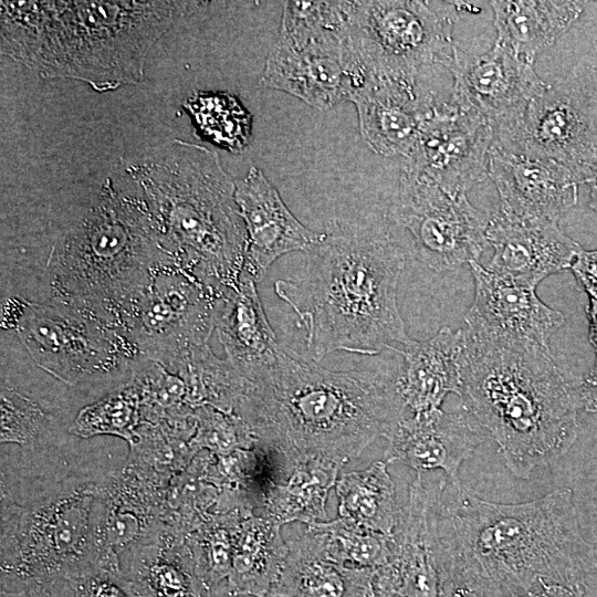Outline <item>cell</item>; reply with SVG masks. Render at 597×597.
<instances>
[{
  "label": "cell",
  "mask_w": 597,
  "mask_h": 597,
  "mask_svg": "<svg viewBox=\"0 0 597 597\" xmlns=\"http://www.w3.org/2000/svg\"><path fill=\"white\" fill-rule=\"evenodd\" d=\"M405 411L397 370H332L281 345L237 415L291 468L307 459L343 467L386 438Z\"/></svg>",
  "instance_id": "1"
},
{
  "label": "cell",
  "mask_w": 597,
  "mask_h": 597,
  "mask_svg": "<svg viewBox=\"0 0 597 597\" xmlns=\"http://www.w3.org/2000/svg\"><path fill=\"white\" fill-rule=\"evenodd\" d=\"M440 512V536L458 588L502 597L526 595L540 582L585 585L597 564L579 527L569 488L535 500L498 503L470 490Z\"/></svg>",
  "instance_id": "2"
},
{
  "label": "cell",
  "mask_w": 597,
  "mask_h": 597,
  "mask_svg": "<svg viewBox=\"0 0 597 597\" xmlns=\"http://www.w3.org/2000/svg\"><path fill=\"white\" fill-rule=\"evenodd\" d=\"M189 1H1V53L45 78L104 93L144 77L148 52Z\"/></svg>",
  "instance_id": "3"
},
{
  "label": "cell",
  "mask_w": 597,
  "mask_h": 597,
  "mask_svg": "<svg viewBox=\"0 0 597 597\" xmlns=\"http://www.w3.org/2000/svg\"><path fill=\"white\" fill-rule=\"evenodd\" d=\"M1 462L0 591L54 586L96 565L97 500L118 469L53 451Z\"/></svg>",
  "instance_id": "4"
},
{
  "label": "cell",
  "mask_w": 597,
  "mask_h": 597,
  "mask_svg": "<svg viewBox=\"0 0 597 597\" xmlns=\"http://www.w3.org/2000/svg\"><path fill=\"white\" fill-rule=\"evenodd\" d=\"M405 261L387 234L331 233L310 251L303 276L274 283L305 331L312 359L335 352L398 354L412 343L397 301Z\"/></svg>",
  "instance_id": "5"
},
{
  "label": "cell",
  "mask_w": 597,
  "mask_h": 597,
  "mask_svg": "<svg viewBox=\"0 0 597 597\" xmlns=\"http://www.w3.org/2000/svg\"><path fill=\"white\" fill-rule=\"evenodd\" d=\"M463 334V408L496 442L510 472L528 480L575 443L577 395L549 347Z\"/></svg>",
  "instance_id": "6"
},
{
  "label": "cell",
  "mask_w": 597,
  "mask_h": 597,
  "mask_svg": "<svg viewBox=\"0 0 597 597\" xmlns=\"http://www.w3.org/2000/svg\"><path fill=\"white\" fill-rule=\"evenodd\" d=\"M176 263L218 294L238 289L247 231L235 182L211 149L174 139L127 167Z\"/></svg>",
  "instance_id": "7"
},
{
  "label": "cell",
  "mask_w": 597,
  "mask_h": 597,
  "mask_svg": "<svg viewBox=\"0 0 597 597\" xmlns=\"http://www.w3.org/2000/svg\"><path fill=\"white\" fill-rule=\"evenodd\" d=\"M169 264L177 263L143 195L106 179L53 241L45 265L48 303L82 310L119 328L127 305Z\"/></svg>",
  "instance_id": "8"
},
{
  "label": "cell",
  "mask_w": 597,
  "mask_h": 597,
  "mask_svg": "<svg viewBox=\"0 0 597 597\" xmlns=\"http://www.w3.org/2000/svg\"><path fill=\"white\" fill-rule=\"evenodd\" d=\"M348 13V1L283 2L261 84L321 111L350 101L369 74L350 45Z\"/></svg>",
  "instance_id": "9"
},
{
  "label": "cell",
  "mask_w": 597,
  "mask_h": 597,
  "mask_svg": "<svg viewBox=\"0 0 597 597\" xmlns=\"http://www.w3.org/2000/svg\"><path fill=\"white\" fill-rule=\"evenodd\" d=\"M2 318L36 365L70 386L114 383L140 357L121 328L69 305L13 298Z\"/></svg>",
  "instance_id": "10"
},
{
  "label": "cell",
  "mask_w": 597,
  "mask_h": 597,
  "mask_svg": "<svg viewBox=\"0 0 597 597\" xmlns=\"http://www.w3.org/2000/svg\"><path fill=\"white\" fill-rule=\"evenodd\" d=\"M463 2L349 1L348 38L369 75L416 81L428 64L451 61Z\"/></svg>",
  "instance_id": "11"
},
{
  "label": "cell",
  "mask_w": 597,
  "mask_h": 597,
  "mask_svg": "<svg viewBox=\"0 0 597 597\" xmlns=\"http://www.w3.org/2000/svg\"><path fill=\"white\" fill-rule=\"evenodd\" d=\"M223 297L179 265H165L124 310L119 328L140 357L172 373L193 347L208 344Z\"/></svg>",
  "instance_id": "12"
},
{
  "label": "cell",
  "mask_w": 597,
  "mask_h": 597,
  "mask_svg": "<svg viewBox=\"0 0 597 597\" xmlns=\"http://www.w3.org/2000/svg\"><path fill=\"white\" fill-rule=\"evenodd\" d=\"M447 481L426 482L417 473L392 532L391 556L374 569L368 597H452L455 587L440 536Z\"/></svg>",
  "instance_id": "13"
},
{
  "label": "cell",
  "mask_w": 597,
  "mask_h": 597,
  "mask_svg": "<svg viewBox=\"0 0 597 597\" xmlns=\"http://www.w3.org/2000/svg\"><path fill=\"white\" fill-rule=\"evenodd\" d=\"M493 143L553 159L583 184L597 167V102L569 74L548 84L519 117L494 129Z\"/></svg>",
  "instance_id": "14"
},
{
  "label": "cell",
  "mask_w": 597,
  "mask_h": 597,
  "mask_svg": "<svg viewBox=\"0 0 597 597\" xmlns=\"http://www.w3.org/2000/svg\"><path fill=\"white\" fill-rule=\"evenodd\" d=\"M390 216L411 234L421 262L437 272L479 262L489 245L490 216L473 207L467 195L452 196L405 170Z\"/></svg>",
  "instance_id": "15"
},
{
  "label": "cell",
  "mask_w": 597,
  "mask_h": 597,
  "mask_svg": "<svg viewBox=\"0 0 597 597\" xmlns=\"http://www.w3.org/2000/svg\"><path fill=\"white\" fill-rule=\"evenodd\" d=\"M492 125L478 113L434 97L405 171L452 196L467 195L489 177Z\"/></svg>",
  "instance_id": "16"
},
{
  "label": "cell",
  "mask_w": 597,
  "mask_h": 597,
  "mask_svg": "<svg viewBox=\"0 0 597 597\" xmlns=\"http://www.w3.org/2000/svg\"><path fill=\"white\" fill-rule=\"evenodd\" d=\"M447 69L453 76L450 101L484 117L494 129L519 117L549 83L507 49L468 53L457 45Z\"/></svg>",
  "instance_id": "17"
},
{
  "label": "cell",
  "mask_w": 597,
  "mask_h": 597,
  "mask_svg": "<svg viewBox=\"0 0 597 597\" xmlns=\"http://www.w3.org/2000/svg\"><path fill=\"white\" fill-rule=\"evenodd\" d=\"M489 177L500 197L499 210L516 218L557 223L577 203L580 182L568 168L493 142Z\"/></svg>",
  "instance_id": "18"
},
{
  "label": "cell",
  "mask_w": 597,
  "mask_h": 597,
  "mask_svg": "<svg viewBox=\"0 0 597 597\" xmlns=\"http://www.w3.org/2000/svg\"><path fill=\"white\" fill-rule=\"evenodd\" d=\"M486 437L465 411L441 409L404 416L386 436L387 464L399 463L417 473L441 470L455 490H460V468Z\"/></svg>",
  "instance_id": "19"
},
{
  "label": "cell",
  "mask_w": 597,
  "mask_h": 597,
  "mask_svg": "<svg viewBox=\"0 0 597 597\" xmlns=\"http://www.w3.org/2000/svg\"><path fill=\"white\" fill-rule=\"evenodd\" d=\"M474 298L465 315L468 332L482 337L528 341L549 347L565 323L564 314L546 305L535 287L501 276L471 262Z\"/></svg>",
  "instance_id": "20"
},
{
  "label": "cell",
  "mask_w": 597,
  "mask_h": 597,
  "mask_svg": "<svg viewBox=\"0 0 597 597\" xmlns=\"http://www.w3.org/2000/svg\"><path fill=\"white\" fill-rule=\"evenodd\" d=\"M234 197L248 239L242 274L255 283L280 256L293 251L310 252L327 235L301 223L256 167L235 182Z\"/></svg>",
  "instance_id": "21"
},
{
  "label": "cell",
  "mask_w": 597,
  "mask_h": 597,
  "mask_svg": "<svg viewBox=\"0 0 597 597\" xmlns=\"http://www.w3.org/2000/svg\"><path fill=\"white\" fill-rule=\"evenodd\" d=\"M490 271L535 287L547 276L570 269L582 247L556 222L522 219L495 211L486 229Z\"/></svg>",
  "instance_id": "22"
},
{
  "label": "cell",
  "mask_w": 597,
  "mask_h": 597,
  "mask_svg": "<svg viewBox=\"0 0 597 597\" xmlns=\"http://www.w3.org/2000/svg\"><path fill=\"white\" fill-rule=\"evenodd\" d=\"M433 100L416 81L369 75L352 96L363 140L375 153L408 158Z\"/></svg>",
  "instance_id": "23"
},
{
  "label": "cell",
  "mask_w": 597,
  "mask_h": 597,
  "mask_svg": "<svg viewBox=\"0 0 597 597\" xmlns=\"http://www.w3.org/2000/svg\"><path fill=\"white\" fill-rule=\"evenodd\" d=\"M463 349V329L444 326L398 353L402 363L397 369V390L406 410L418 413L440 409L449 394L460 396Z\"/></svg>",
  "instance_id": "24"
},
{
  "label": "cell",
  "mask_w": 597,
  "mask_h": 597,
  "mask_svg": "<svg viewBox=\"0 0 597 597\" xmlns=\"http://www.w3.org/2000/svg\"><path fill=\"white\" fill-rule=\"evenodd\" d=\"M287 546L282 573L269 597H368L374 569L339 562L323 533L306 527Z\"/></svg>",
  "instance_id": "25"
},
{
  "label": "cell",
  "mask_w": 597,
  "mask_h": 597,
  "mask_svg": "<svg viewBox=\"0 0 597 597\" xmlns=\"http://www.w3.org/2000/svg\"><path fill=\"white\" fill-rule=\"evenodd\" d=\"M227 359L249 381L263 374L281 347L256 292L255 282L241 276L237 290L221 301L216 328Z\"/></svg>",
  "instance_id": "26"
},
{
  "label": "cell",
  "mask_w": 597,
  "mask_h": 597,
  "mask_svg": "<svg viewBox=\"0 0 597 597\" xmlns=\"http://www.w3.org/2000/svg\"><path fill=\"white\" fill-rule=\"evenodd\" d=\"M137 597H211L200 580L186 537L165 523L121 557Z\"/></svg>",
  "instance_id": "27"
},
{
  "label": "cell",
  "mask_w": 597,
  "mask_h": 597,
  "mask_svg": "<svg viewBox=\"0 0 597 597\" xmlns=\"http://www.w3.org/2000/svg\"><path fill=\"white\" fill-rule=\"evenodd\" d=\"M488 3L494 15L495 44L532 64L584 10L580 1L496 0Z\"/></svg>",
  "instance_id": "28"
},
{
  "label": "cell",
  "mask_w": 597,
  "mask_h": 597,
  "mask_svg": "<svg viewBox=\"0 0 597 597\" xmlns=\"http://www.w3.org/2000/svg\"><path fill=\"white\" fill-rule=\"evenodd\" d=\"M281 527L265 515L249 513L240 519L233 535L228 595L269 597L289 552Z\"/></svg>",
  "instance_id": "29"
},
{
  "label": "cell",
  "mask_w": 597,
  "mask_h": 597,
  "mask_svg": "<svg viewBox=\"0 0 597 597\" xmlns=\"http://www.w3.org/2000/svg\"><path fill=\"white\" fill-rule=\"evenodd\" d=\"M342 465L307 459L291 467L285 481L266 491L263 514L281 526L292 522L310 525L326 521V502L338 479Z\"/></svg>",
  "instance_id": "30"
},
{
  "label": "cell",
  "mask_w": 597,
  "mask_h": 597,
  "mask_svg": "<svg viewBox=\"0 0 597 597\" xmlns=\"http://www.w3.org/2000/svg\"><path fill=\"white\" fill-rule=\"evenodd\" d=\"M338 516L358 525L390 535L395 531L401 507L385 460L363 470L342 473L336 483Z\"/></svg>",
  "instance_id": "31"
},
{
  "label": "cell",
  "mask_w": 597,
  "mask_h": 597,
  "mask_svg": "<svg viewBox=\"0 0 597 597\" xmlns=\"http://www.w3.org/2000/svg\"><path fill=\"white\" fill-rule=\"evenodd\" d=\"M187 388L188 405L211 406L237 413L250 381L226 358H218L209 344L193 347L172 371Z\"/></svg>",
  "instance_id": "32"
},
{
  "label": "cell",
  "mask_w": 597,
  "mask_h": 597,
  "mask_svg": "<svg viewBox=\"0 0 597 597\" xmlns=\"http://www.w3.org/2000/svg\"><path fill=\"white\" fill-rule=\"evenodd\" d=\"M249 513L253 511L214 510L186 536L197 574L209 591L227 580L231 569L234 530L240 519Z\"/></svg>",
  "instance_id": "33"
},
{
  "label": "cell",
  "mask_w": 597,
  "mask_h": 597,
  "mask_svg": "<svg viewBox=\"0 0 597 597\" xmlns=\"http://www.w3.org/2000/svg\"><path fill=\"white\" fill-rule=\"evenodd\" d=\"M140 425L139 395L133 381L127 379L104 398L81 409L69 432L84 439L116 436L132 444L138 437Z\"/></svg>",
  "instance_id": "34"
},
{
  "label": "cell",
  "mask_w": 597,
  "mask_h": 597,
  "mask_svg": "<svg viewBox=\"0 0 597 597\" xmlns=\"http://www.w3.org/2000/svg\"><path fill=\"white\" fill-rule=\"evenodd\" d=\"M129 380L140 400L142 423L182 419L193 415L184 380L160 364L139 357L130 367Z\"/></svg>",
  "instance_id": "35"
},
{
  "label": "cell",
  "mask_w": 597,
  "mask_h": 597,
  "mask_svg": "<svg viewBox=\"0 0 597 597\" xmlns=\"http://www.w3.org/2000/svg\"><path fill=\"white\" fill-rule=\"evenodd\" d=\"M203 136L220 147L241 151L252 129L250 113L226 93H195L184 104Z\"/></svg>",
  "instance_id": "36"
},
{
  "label": "cell",
  "mask_w": 597,
  "mask_h": 597,
  "mask_svg": "<svg viewBox=\"0 0 597 597\" xmlns=\"http://www.w3.org/2000/svg\"><path fill=\"white\" fill-rule=\"evenodd\" d=\"M307 528L323 533L333 556L349 567L376 569L392 553V534L367 530L346 517L315 522Z\"/></svg>",
  "instance_id": "37"
},
{
  "label": "cell",
  "mask_w": 597,
  "mask_h": 597,
  "mask_svg": "<svg viewBox=\"0 0 597 597\" xmlns=\"http://www.w3.org/2000/svg\"><path fill=\"white\" fill-rule=\"evenodd\" d=\"M50 419L39 404L19 391L1 386V444L14 443L25 450L54 447L49 441Z\"/></svg>",
  "instance_id": "38"
},
{
  "label": "cell",
  "mask_w": 597,
  "mask_h": 597,
  "mask_svg": "<svg viewBox=\"0 0 597 597\" xmlns=\"http://www.w3.org/2000/svg\"><path fill=\"white\" fill-rule=\"evenodd\" d=\"M196 432L191 447L196 453L207 450L226 457L237 450L252 449L258 440L250 426L237 413L211 406L195 409Z\"/></svg>",
  "instance_id": "39"
},
{
  "label": "cell",
  "mask_w": 597,
  "mask_h": 597,
  "mask_svg": "<svg viewBox=\"0 0 597 597\" xmlns=\"http://www.w3.org/2000/svg\"><path fill=\"white\" fill-rule=\"evenodd\" d=\"M67 582L74 597H137L122 567L91 565Z\"/></svg>",
  "instance_id": "40"
},
{
  "label": "cell",
  "mask_w": 597,
  "mask_h": 597,
  "mask_svg": "<svg viewBox=\"0 0 597 597\" xmlns=\"http://www.w3.org/2000/svg\"><path fill=\"white\" fill-rule=\"evenodd\" d=\"M570 269L588 297H597V250L582 248Z\"/></svg>",
  "instance_id": "41"
},
{
  "label": "cell",
  "mask_w": 597,
  "mask_h": 597,
  "mask_svg": "<svg viewBox=\"0 0 597 597\" xmlns=\"http://www.w3.org/2000/svg\"><path fill=\"white\" fill-rule=\"evenodd\" d=\"M570 74L582 88L597 102V53L584 56Z\"/></svg>",
  "instance_id": "42"
},
{
  "label": "cell",
  "mask_w": 597,
  "mask_h": 597,
  "mask_svg": "<svg viewBox=\"0 0 597 597\" xmlns=\"http://www.w3.org/2000/svg\"><path fill=\"white\" fill-rule=\"evenodd\" d=\"M528 597H584L585 585H564L540 582L528 593Z\"/></svg>",
  "instance_id": "43"
},
{
  "label": "cell",
  "mask_w": 597,
  "mask_h": 597,
  "mask_svg": "<svg viewBox=\"0 0 597 597\" xmlns=\"http://www.w3.org/2000/svg\"><path fill=\"white\" fill-rule=\"evenodd\" d=\"M0 597H74L69 583L48 587H34L20 591H0Z\"/></svg>",
  "instance_id": "44"
},
{
  "label": "cell",
  "mask_w": 597,
  "mask_h": 597,
  "mask_svg": "<svg viewBox=\"0 0 597 597\" xmlns=\"http://www.w3.org/2000/svg\"><path fill=\"white\" fill-rule=\"evenodd\" d=\"M577 399L587 412H597V369H594L582 381Z\"/></svg>",
  "instance_id": "45"
},
{
  "label": "cell",
  "mask_w": 597,
  "mask_h": 597,
  "mask_svg": "<svg viewBox=\"0 0 597 597\" xmlns=\"http://www.w3.org/2000/svg\"><path fill=\"white\" fill-rule=\"evenodd\" d=\"M589 324V342L595 352V368L597 369V297H589L586 310Z\"/></svg>",
  "instance_id": "46"
},
{
  "label": "cell",
  "mask_w": 597,
  "mask_h": 597,
  "mask_svg": "<svg viewBox=\"0 0 597 597\" xmlns=\"http://www.w3.org/2000/svg\"><path fill=\"white\" fill-rule=\"evenodd\" d=\"M589 188V207L597 213V167L583 181Z\"/></svg>",
  "instance_id": "47"
},
{
  "label": "cell",
  "mask_w": 597,
  "mask_h": 597,
  "mask_svg": "<svg viewBox=\"0 0 597 597\" xmlns=\"http://www.w3.org/2000/svg\"><path fill=\"white\" fill-rule=\"evenodd\" d=\"M452 597H489V596H483V595L473 593L464 588H458L453 593ZM502 597H528V596L526 594V595H509V596H502Z\"/></svg>",
  "instance_id": "48"
}]
</instances>
